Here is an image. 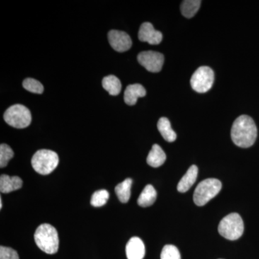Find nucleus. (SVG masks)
Here are the masks:
<instances>
[{
	"label": "nucleus",
	"instance_id": "b1692460",
	"mask_svg": "<svg viewBox=\"0 0 259 259\" xmlns=\"http://www.w3.org/2000/svg\"><path fill=\"white\" fill-rule=\"evenodd\" d=\"M161 259H182L180 250L174 245H166L162 249Z\"/></svg>",
	"mask_w": 259,
	"mask_h": 259
},
{
	"label": "nucleus",
	"instance_id": "412c9836",
	"mask_svg": "<svg viewBox=\"0 0 259 259\" xmlns=\"http://www.w3.org/2000/svg\"><path fill=\"white\" fill-rule=\"evenodd\" d=\"M109 197H110V194L107 190H98L93 194L90 202L94 207H102L107 203Z\"/></svg>",
	"mask_w": 259,
	"mask_h": 259
},
{
	"label": "nucleus",
	"instance_id": "5701e85b",
	"mask_svg": "<svg viewBox=\"0 0 259 259\" xmlns=\"http://www.w3.org/2000/svg\"><path fill=\"white\" fill-rule=\"evenodd\" d=\"M23 86L27 91L32 93L42 94L44 91V88L42 83L37 80L32 79V78H28V79L24 80Z\"/></svg>",
	"mask_w": 259,
	"mask_h": 259
},
{
	"label": "nucleus",
	"instance_id": "20e7f679",
	"mask_svg": "<svg viewBox=\"0 0 259 259\" xmlns=\"http://www.w3.org/2000/svg\"><path fill=\"white\" fill-rule=\"evenodd\" d=\"M222 189V183L217 179H207L202 181L194 192V202L196 205L202 207L214 198Z\"/></svg>",
	"mask_w": 259,
	"mask_h": 259
},
{
	"label": "nucleus",
	"instance_id": "2eb2a0df",
	"mask_svg": "<svg viewBox=\"0 0 259 259\" xmlns=\"http://www.w3.org/2000/svg\"><path fill=\"white\" fill-rule=\"evenodd\" d=\"M166 159V153L163 151L161 146L154 144L148 153L146 161L149 166L157 168L162 166Z\"/></svg>",
	"mask_w": 259,
	"mask_h": 259
},
{
	"label": "nucleus",
	"instance_id": "393cba45",
	"mask_svg": "<svg viewBox=\"0 0 259 259\" xmlns=\"http://www.w3.org/2000/svg\"><path fill=\"white\" fill-rule=\"evenodd\" d=\"M0 259H20L16 250L9 247H0Z\"/></svg>",
	"mask_w": 259,
	"mask_h": 259
},
{
	"label": "nucleus",
	"instance_id": "6e6552de",
	"mask_svg": "<svg viewBox=\"0 0 259 259\" xmlns=\"http://www.w3.org/2000/svg\"><path fill=\"white\" fill-rule=\"evenodd\" d=\"M138 61L150 72L157 73L161 71L163 67L164 57L161 53L156 51H144L138 56Z\"/></svg>",
	"mask_w": 259,
	"mask_h": 259
},
{
	"label": "nucleus",
	"instance_id": "dca6fc26",
	"mask_svg": "<svg viewBox=\"0 0 259 259\" xmlns=\"http://www.w3.org/2000/svg\"><path fill=\"white\" fill-rule=\"evenodd\" d=\"M157 192L152 185L146 186L144 190L140 194L138 199V204L142 207H147L152 205L156 202Z\"/></svg>",
	"mask_w": 259,
	"mask_h": 259
},
{
	"label": "nucleus",
	"instance_id": "7ed1b4c3",
	"mask_svg": "<svg viewBox=\"0 0 259 259\" xmlns=\"http://www.w3.org/2000/svg\"><path fill=\"white\" fill-rule=\"evenodd\" d=\"M59 162L57 153L47 149L37 151L31 160L32 168L37 173L41 175H48L54 171L59 164Z\"/></svg>",
	"mask_w": 259,
	"mask_h": 259
},
{
	"label": "nucleus",
	"instance_id": "4468645a",
	"mask_svg": "<svg viewBox=\"0 0 259 259\" xmlns=\"http://www.w3.org/2000/svg\"><path fill=\"white\" fill-rule=\"evenodd\" d=\"M23 186V181L20 177H10L3 175L0 177V191L2 193L7 194L18 190Z\"/></svg>",
	"mask_w": 259,
	"mask_h": 259
},
{
	"label": "nucleus",
	"instance_id": "ddd939ff",
	"mask_svg": "<svg viewBox=\"0 0 259 259\" xmlns=\"http://www.w3.org/2000/svg\"><path fill=\"white\" fill-rule=\"evenodd\" d=\"M197 175H198V168L195 165H192L187 170V173L181 179L177 185V190L182 193L187 192L195 183Z\"/></svg>",
	"mask_w": 259,
	"mask_h": 259
},
{
	"label": "nucleus",
	"instance_id": "9b49d317",
	"mask_svg": "<svg viewBox=\"0 0 259 259\" xmlns=\"http://www.w3.org/2000/svg\"><path fill=\"white\" fill-rule=\"evenodd\" d=\"M127 259H143L146 253L144 242L139 237H133L126 245Z\"/></svg>",
	"mask_w": 259,
	"mask_h": 259
},
{
	"label": "nucleus",
	"instance_id": "9d476101",
	"mask_svg": "<svg viewBox=\"0 0 259 259\" xmlns=\"http://www.w3.org/2000/svg\"><path fill=\"white\" fill-rule=\"evenodd\" d=\"M139 38L141 41L148 42L151 45H158L162 41L163 35L161 32L155 30L151 23H144L140 28Z\"/></svg>",
	"mask_w": 259,
	"mask_h": 259
},
{
	"label": "nucleus",
	"instance_id": "0eeeda50",
	"mask_svg": "<svg viewBox=\"0 0 259 259\" xmlns=\"http://www.w3.org/2000/svg\"><path fill=\"white\" fill-rule=\"evenodd\" d=\"M214 71L208 66H201L192 75L191 86L198 93H205L212 88L214 83Z\"/></svg>",
	"mask_w": 259,
	"mask_h": 259
},
{
	"label": "nucleus",
	"instance_id": "4be33fe9",
	"mask_svg": "<svg viewBox=\"0 0 259 259\" xmlns=\"http://www.w3.org/2000/svg\"><path fill=\"white\" fill-rule=\"evenodd\" d=\"M14 156L13 149L8 145L3 144L0 146V167L4 168Z\"/></svg>",
	"mask_w": 259,
	"mask_h": 259
},
{
	"label": "nucleus",
	"instance_id": "aec40b11",
	"mask_svg": "<svg viewBox=\"0 0 259 259\" xmlns=\"http://www.w3.org/2000/svg\"><path fill=\"white\" fill-rule=\"evenodd\" d=\"M202 2L199 0H185L181 5L182 14L187 18H191L198 12Z\"/></svg>",
	"mask_w": 259,
	"mask_h": 259
},
{
	"label": "nucleus",
	"instance_id": "423d86ee",
	"mask_svg": "<svg viewBox=\"0 0 259 259\" xmlns=\"http://www.w3.org/2000/svg\"><path fill=\"white\" fill-rule=\"evenodd\" d=\"M5 122L15 128H25L31 123L32 116L30 110L22 105L10 107L4 114Z\"/></svg>",
	"mask_w": 259,
	"mask_h": 259
},
{
	"label": "nucleus",
	"instance_id": "a878e982",
	"mask_svg": "<svg viewBox=\"0 0 259 259\" xmlns=\"http://www.w3.org/2000/svg\"><path fill=\"white\" fill-rule=\"evenodd\" d=\"M0 208H3V199L0 198Z\"/></svg>",
	"mask_w": 259,
	"mask_h": 259
},
{
	"label": "nucleus",
	"instance_id": "39448f33",
	"mask_svg": "<svg viewBox=\"0 0 259 259\" xmlns=\"http://www.w3.org/2000/svg\"><path fill=\"white\" fill-rule=\"evenodd\" d=\"M243 231L244 224L238 213H231L226 216L218 226V232L221 236L230 241H235L241 238Z\"/></svg>",
	"mask_w": 259,
	"mask_h": 259
},
{
	"label": "nucleus",
	"instance_id": "f257e3e1",
	"mask_svg": "<svg viewBox=\"0 0 259 259\" xmlns=\"http://www.w3.org/2000/svg\"><path fill=\"white\" fill-rule=\"evenodd\" d=\"M257 138L255 122L248 115H241L233 122L231 139L238 147L249 148L254 144Z\"/></svg>",
	"mask_w": 259,
	"mask_h": 259
},
{
	"label": "nucleus",
	"instance_id": "f3484780",
	"mask_svg": "<svg viewBox=\"0 0 259 259\" xmlns=\"http://www.w3.org/2000/svg\"><path fill=\"white\" fill-rule=\"evenodd\" d=\"M157 127L158 131L161 134L163 139L167 142H174L176 141L177 136L176 133L172 129L171 122L166 117H161L158 120Z\"/></svg>",
	"mask_w": 259,
	"mask_h": 259
},
{
	"label": "nucleus",
	"instance_id": "f8f14e48",
	"mask_svg": "<svg viewBox=\"0 0 259 259\" xmlns=\"http://www.w3.org/2000/svg\"><path fill=\"white\" fill-rule=\"evenodd\" d=\"M146 89L139 83L129 85L124 93V101L127 105L132 106L137 103L138 99L146 96Z\"/></svg>",
	"mask_w": 259,
	"mask_h": 259
},
{
	"label": "nucleus",
	"instance_id": "6ab92c4d",
	"mask_svg": "<svg viewBox=\"0 0 259 259\" xmlns=\"http://www.w3.org/2000/svg\"><path fill=\"white\" fill-rule=\"evenodd\" d=\"M132 183L133 180L131 178H127L116 186L115 193L122 203H127L131 198Z\"/></svg>",
	"mask_w": 259,
	"mask_h": 259
},
{
	"label": "nucleus",
	"instance_id": "a211bd4d",
	"mask_svg": "<svg viewBox=\"0 0 259 259\" xmlns=\"http://www.w3.org/2000/svg\"><path fill=\"white\" fill-rule=\"evenodd\" d=\"M102 87L112 96L118 95L122 89L120 79L114 75L105 76L102 80Z\"/></svg>",
	"mask_w": 259,
	"mask_h": 259
},
{
	"label": "nucleus",
	"instance_id": "f03ea898",
	"mask_svg": "<svg viewBox=\"0 0 259 259\" xmlns=\"http://www.w3.org/2000/svg\"><path fill=\"white\" fill-rule=\"evenodd\" d=\"M34 239L37 247L48 254H54L59 250V235L50 224L40 225L35 231Z\"/></svg>",
	"mask_w": 259,
	"mask_h": 259
},
{
	"label": "nucleus",
	"instance_id": "1a4fd4ad",
	"mask_svg": "<svg viewBox=\"0 0 259 259\" xmlns=\"http://www.w3.org/2000/svg\"><path fill=\"white\" fill-rule=\"evenodd\" d=\"M108 40L112 49L117 52H125L132 47V40L128 34L120 30H110Z\"/></svg>",
	"mask_w": 259,
	"mask_h": 259
}]
</instances>
